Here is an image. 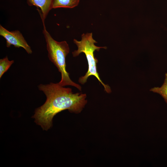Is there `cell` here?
<instances>
[{
    "instance_id": "obj_6",
    "label": "cell",
    "mask_w": 167,
    "mask_h": 167,
    "mask_svg": "<svg viewBox=\"0 0 167 167\" xmlns=\"http://www.w3.org/2000/svg\"><path fill=\"white\" fill-rule=\"evenodd\" d=\"M79 0H53L52 9L59 8H72L77 6Z\"/></svg>"
},
{
    "instance_id": "obj_3",
    "label": "cell",
    "mask_w": 167,
    "mask_h": 167,
    "mask_svg": "<svg viewBox=\"0 0 167 167\" xmlns=\"http://www.w3.org/2000/svg\"><path fill=\"white\" fill-rule=\"evenodd\" d=\"M73 42L77 45L78 49L72 52L73 56L77 57L82 53H84L86 55L88 65L87 72L84 75L79 78V82L81 84H84L87 82L89 76L93 75L102 85L105 91L108 93L111 92V90L110 87L108 85L104 84L99 77L97 70V64L98 61L94 54L95 51H99L101 49H106V47L105 46H97L95 45V43L97 42L93 39L92 33H83L81 35V40L80 41H78L74 39Z\"/></svg>"
},
{
    "instance_id": "obj_5",
    "label": "cell",
    "mask_w": 167,
    "mask_h": 167,
    "mask_svg": "<svg viewBox=\"0 0 167 167\" xmlns=\"http://www.w3.org/2000/svg\"><path fill=\"white\" fill-rule=\"evenodd\" d=\"M53 0H27L29 6L37 7L43 24L49 12L52 9Z\"/></svg>"
},
{
    "instance_id": "obj_7",
    "label": "cell",
    "mask_w": 167,
    "mask_h": 167,
    "mask_svg": "<svg viewBox=\"0 0 167 167\" xmlns=\"http://www.w3.org/2000/svg\"><path fill=\"white\" fill-rule=\"evenodd\" d=\"M151 91L158 93L164 99L167 104V73L165 75V79L163 85L160 87H156L150 89Z\"/></svg>"
},
{
    "instance_id": "obj_8",
    "label": "cell",
    "mask_w": 167,
    "mask_h": 167,
    "mask_svg": "<svg viewBox=\"0 0 167 167\" xmlns=\"http://www.w3.org/2000/svg\"><path fill=\"white\" fill-rule=\"evenodd\" d=\"M14 63V61H10L7 56L0 59V78Z\"/></svg>"
},
{
    "instance_id": "obj_2",
    "label": "cell",
    "mask_w": 167,
    "mask_h": 167,
    "mask_svg": "<svg viewBox=\"0 0 167 167\" xmlns=\"http://www.w3.org/2000/svg\"><path fill=\"white\" fill-rule=\"evenodd\" d=\"M43 25V32L46 43L48 57L61 74V80L58 83L62 87L71 85L81 91V86L71 79L66 70V57L70 51L68 44L65 41L58 42L54 40L46 30L45 24Z\"/></svg>"
},
{
    "instance_id": "obj_4",
    "label": "cell",
    "mask_w": 167,
    "mask_h": 167,
    "mask_svg": "<svg viewBox=\"0 0 167 167\" xmlns=\"http://www.w3.org/2000/svg\"><path fill=\"white\" fill-rule=\"evenodd\" d=\"M0 35L6 39L7 47H10L11 45L15 48L22 47L28 54H32L30 47L19 31H9L0 25Z\"/></svg>"
},
{
    "instance_id": "obj_1",
    "label": "cell",
    "mask_w": 167,
    "mask_h": 167,
    "mask_svg": "<svg viewBox=\"0 0 167 167\" xmlns=\"http://www.w3.org/2000/svg\"><path fill=\"white\" fill-rule=\"evenodd\" d=\"M38 88L45 94L46 100L43 105L36 109L33 118L44 130L50 128L54 117L58 113L67 109L79 113L87 103L86 94L74 93L71 88H64L58 83L41 84Z\"/></svg>"
}]
</instances>
